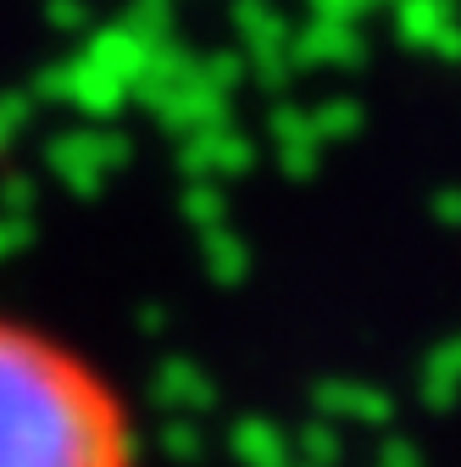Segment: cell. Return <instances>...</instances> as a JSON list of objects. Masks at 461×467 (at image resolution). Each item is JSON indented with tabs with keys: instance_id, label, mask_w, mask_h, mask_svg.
I'll list each match as a JSON object with an SVG mask.
<instances>
[{
	"instance_id": "obj_1",
	"label": "cell",
	"mask_w": 461,
	"mask_h": 467,
	"mask_svg": "<svg viewBox=\"0 0 461 467\" xmlns=\"http://www.w3.org/2000/svg\"><path fill=\"white\" fill-rule=\"evenodd\" d=\"M0 467H128L111 395L67 357L0 323Z\"/></svg>"
}]
</instances>
